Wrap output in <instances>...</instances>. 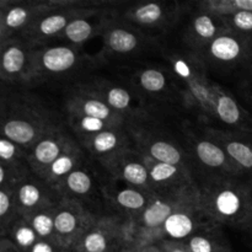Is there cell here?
Segmentation results:
<instances>
[{"instance_id": "obj_1", "label": "cell", "mask_w": 252, "mask_h": 252, "mask_svg": "<svg viewBox=\"0 0 252 252\" xmlns=\"http://www.w3.org/2000/svg\"><path fill=\"white\" fill-rule=\"evenodd\" d=\"M66 123L58 112L26 93H7L1 96V137L30 149L41 138Z\"/></svg>"}, {"instance_id": "obj_2", "label": "cell", "mask_w": 252, "mask_h": 252, "mask_svg": "<svg viewBox=\"0 0 252 252\" xmlns=\"http://www.w3.org/2000/svg\"><path fill=\"white\" fill-rule=\"evenodd\" d=\"M199 201L207 216L223 226L246 231L252 225L250 182L234 176H204Z\"/></svg>"}, {"instance_id": "obj_3", "label": "cell", "mask_w": 252, "mask_h": 252, "mask_svg": "<svg viewBox=\"0 0 252 252\" xmlns=\"http://www.w3.org/2000/svg\"><path fill=\"white\" fill-rule=\"evenodd\" d=\"M52 9L38 17L21 33L22 39L33 48L48 46L62 37L66 27L78 17L95 9L108 6L113 1L105 0H51Z\"/></svg>"}, {"instance_id": "obj_4", "label": "cell", "mask_w": 252, "mask_h": 252, "mask_svg": "<svg viewBox=\"0 0 252 252\" xmlns=\"http://www.w3.org/2000/svg\"><path fill=\"white\" fill-rule=\"evenodd\" d=\"M196 185L197 182L182 189L154 193L147 208L135 220L126 221L127 245L142 249L162 240L165 221Z\"/></svg>"}, {"instance_id": "obj_5", "label": "cell", "mask_w": 252, "mask_h": 252, "mask_svg": "<svg viewBox=\"0 0 252 252\" xmlns=\"http://www.w3.org/2000/svg\"><path fill=\"white\" fill-rule=\"evenodd\" d=\"M175 76L181 83L182 101L206 121L213 120V81L206 74V65L194 53L167 57Z\"/></svg>"}, {"instance_id": "obj_6", "label": "cell", "mask_w": 252, "mask_h": 252, "mask_svg": "<svg viewBox=\"0 0 252 252\" xmlns=\"http://www.w3.org/2000/svg\"><path fill=\"white\" fill-rule=\"evenodd\" d=\"M184 133L189 147V154L207 171L206 176H244L228 157L225 150L206 133L197 132L194 128L185 123Z\"/></svg>"}, {"instance_id": "obj_7", "label": "cell", "mask_w": 252, "mask_h": 252, "mask_svg": "<svg viewBox=\"0 0 252 252\" xmlns=\"http://www.w3.org/2000/svg\"><path fill=\"white\" fill-rule=\"evenodd\" d=\"M84 61L79 47L65 43L37 47L33 51L36 84L70 75L81 68Z\"/></svg>"}, {"instance_id": "obj_8", "label": "cell", "mask_w": 252, "mask_h": 252, "mask_svg": "<svg viewBox=\"0 0 252 252\" xmlns=\"http://www.w3.org/2000/svg\"><path fill=\"white\" fill-rule=\"evenodd\" d=\"M98 216L75 199L63 198L54 216L56 240L64 250L73 251L81 236L96 223Z\"/></svg>"}, {"instance_id": "obj_9", "label": "cell", "mask_w": 252, "mask_h": 252, "mask_svg": "<svg viewBox=\"0 0 252 252\" xmlns=\"http://www.w3.org/2000/svg\"><path fill=\"white\" fill-rule=\"evenodd\" d=\"M33 47L21 37H12L0 42V76L7 85L36 84Z\"/></svg>"}, {"instance_id": "obj_10", "label": "cell", "mask_w": 252, "mask_h": 252, "mask_svg": "<svg viewBox=\"0 0 252 252\" xmlns=\"http://www.w3.org/2000/svg\"><path fill=\"white\" fill-rule=\"evenodd\" d=\"M204 65L230 69L252 62V36L228 32L196 52Z\"/></svg>"}, {"instance_id": "obj_11", "label": "cell", "mask_w": 252, "mask_h": 252, "mask_svg": "<svg viewBox=\"0 0 252 252\" xmlns=\"http://www.w3.org/2000/svg\"><path fill=\"white\" fill-rule=\"evenodd\" d=\"M212 223H214V220H212L202 208L197 184L165 221L162 236L169 240L185 241Z\"/></svg>"}, {"instance_id": "obj_12", "label": "cell", "mask_w": 252, "mask_h": 252, "mask_svg": "<svg viewBox=\"0 0 252 252\" xmlns=\"http://www.w3.org/2000/svg\"><path fill=\"white\" fill-rule=\"evenodd\" d=\"M126 246L125 219L116 214H103L81 236L71 252H121Z\"/></svg>"}, {"instance_id": "obj_13", "label": "cell", "mask_w": 252, "mask_h": 252, "mask_svg": "<svg viewBox=\"0 0 252 252\" xmlns=\"http://www.w3.org/2000/svg\"><path fill=\"white\" fill-rule=\"evenodd\" d=\"M184 2H135L123 11L122 20L145 31L164 32L174 26L186 11Z\"/></svg>"}, {"instance_id": "obj_14", "label": "cell", "mask_w": 252, "mask_h": 252, "mask_svg": "<svg viewBox=\"0 0 252 252\" xmlns=\"http://www.w3.org/2000/svg\"><path fill=\"white\" fill-rule=\"evenodd\" d=\"M103 202L110 209L108 214H116L126 221H133L144 212L154 193L129 186L108 177L101 184Z\"/></svg>"}, {"instance_id": "obj_15", "label": "cell", "mask_w": 252, "mask_h": 252, "mask_svg": "<svg viewBox=\"0 0 252 252\" xmlns=\"http://www.w3.org/2000/svg\"><path fill=\"white\" fill-rule=\"evenodd\" d=\"M133 145L145 158L158 162L177 165L192 170L186 152L170 138L152 132L138 123L128 126Z\"/></svg>"}, {"instance_id": "obj_16", "label": "cell", "mask_w": 252, "mask_h": 252, "mask_svg": "<svg viewBox=\"0 0 252 252\" xmlns=\"http://www.w3.org/2000/svg\"><path fill=\"white\" fill-rule=\"evenodd\" d=\"M51 9V0H1L0 42L21 36L25 30Z\"/></svg>"}, {"instance_id": "obj_17", "label": "cell", "mask_w": 252, "mask_h": 252, "mask_svg": "<svg viewBox=\"0 0 252 252\" xmlns=\"http://www.w3.org/2000/svg\"><path fill=\"white\" fill-rule=\"evenodd\" d=\"M105 100L115 112L122 116L129 125L138 123L149 116L142 98L129 89L117 85L106 79H96L91 83H84Z\"/></svg>"}, {"instance_id": "obj_18", "label": "cell", "mask_w": 252, "mask_h": 252, "mask_svg": "<svg viewBox=\"0 0 252 252\" xmlns=\"http://www.w3.org/2000/svg\"><path fill=\"white\" fill-rule=\"evenodd\" d=\"M100 165L111 179L155 193L150 182L147 159L142 153L135 149L134 145L111 158L110 160L100 162Z\"/></svg>"}, {"instance_id": "obj_19", "label": "cell", "mask_w": 252, "mask_h": 252, "mask_svg": "<svg viewBox=\"0 0 252 252\" xmlns=\"http://www.w3.org/2000/svg\"><path fill=\"white\" fill-rule=\"evenodd\" d=\"M76 143L78 139L66 125L46 134L26 150L27 162L32 172L42 177L48 167Z\"/></svg>"}, {"instance_id": "obj_20", "label": "cell", "mask_w": 252, "mask_h": 252, "mask_svg": "<svg viewBox=\"0 0 252 252\" xmlns=\"http://www.w3.org/2000/svg\"><path fill=\"white\" fill-rule=\"evenodd\" d=\"M101 184L95 170L84 162L62 182L57 191L63 198L75 199L98 216L95 204H105L101 194Z\"/></svg>"}, {"instance_id": "obj_21", "label": "cell", "mask_w": 252, "mask_h": 252, "mask_svg": "<svg viewBox=\"0 0 252 252\" xmlns=\"http://www.w3.org/2000/svg\"><path fill=\"white\" fill-rule=\"evenodd\" d=\"M64 112L89 116L117 126H129L122 116L115 112L98 94L85 84H79L69 91L64 100Z\"/></svg>"}, {"instance_id": "obj_22", "label": "cell", "mask_w": 252, "mask_h": 252, "mask_svg": "<svg viewBox=\"0 0 252 252\" xmlns=\"http://www.w3.org/2000/svg\"><path fill=\"white\" fill-rule=\"evenodd\" d=\"M102 43L105 56H130L142 51L152 38L133 25L115 19L103 31Z\"/></svg>"}, {"instance_id": "obj_23", "label": "cell", "mask_w": 252, "mask_h": 252, "mask_svg": "<svg viewBox=\"0 0 252 252\" xmlns=\"http://www.w3.org/2000/svg\"><path fill=\"white\" fill-rule=\"evenodd\" d=\"M15 198L20 214L30 216L41 209L56 207L63 199V197L43 179L31 172L16 187Z\"/></svg>"}, {"instance_id": "obj_24", "label": "cell", "mask_w": 252, "mask_h": 252, "mask_svg": "<svg viewBox=\"0 0 252 252\" xmlns=\"http://www.w3.org/2000/svg\"><path fill=\"white\" fill-rule=\"evenodd\" d=\"M115 2L108 6L95 9L83 16L78 17L70 22L64 33L59 39L74 47H80L89 39L94 38L97 34H102L106 27L111 24L116 16V10L113 9Z\"/></svg>"}, {"instance_id": "obj_25", "label": "cell", "mask_w": 252, "mask_h": 252, "mask_svg": "<svg viewBox=\"0 0 252 252\" xmlns=\"http://www.w3.org/2000/svg\"><path fill=\"white\" fill-rule=\"evenodd\" d=\"M213 120L226 129L252 134V115L246 111L229 91L213 81Z\"/></svg>"}, {"instance_id": "obj_26", "label": "cell", "mask_w": 252, "mask_h": 252, "mask_svg": "<svg viewBox=\"0 0 252 252\" xmlns=\"http://www.w3.org/2000/svg\"><path fill=\"white\" fill-rule=\"evenodd\" d=\"M203 132L226 152L243 175L252 176V134L206 126Z\"/></svg>"}, {"instance_id": "obj_27", "label": "cell", "mask_w": 252, "mask_h": 252, "mask_svg": "<svg viewBox=\"0 0 252 252\" xmlns=\"http://www.w3.org/2000/svg\"><path fill=\"white\" fill-rule=\"evenodd\" d=\"M86 153L93 155L98 164L121 154L133 147L132 138L127 127H116L91 137L78 139Z\"/></svg>"}, {"instance_id": "obj_28", "label": "cell", "mask_w": 252, "mask_h": 252, "mask_svg": "<svg viewBox=\"0 0 252 252\" xmlns=\"http://www.w3.org/2000/svg\"><path fill=\"white\" fill-rule=\"evenodd\" d=\"M193 11L184 33L185 42L189 48L193 49V53L208 46L217 37L230 32L224 17L198 11V10Z\"/></svg>"}, {"instance_id": "obj_29", "label": "cell", "mask_w": 252, "mask_h": 252, "mask_svg": "<svg viewBox=\"0 0 252 252\" xmlns=\"http://www.w3.org/2000/svg\"><path fill=\"white\" fill-rule=\"evenodd\" d=\"M145 159H147L148 169H149L153 191L155 193L182 189L197 182L193 179L192 170L185 169L177 165L158 162L148 158Z\"/></svg>"}, {"instance_id": "obj_30", "label": "cell", "mask_w": 252, "mask_h": 252, "mask_svg": "<svg viewBox=\"0 0 252 252\" xmlns=\"http://www.w3.org/2000/svg\"><path fill=\"white\" fill-rule=\"evenodd\" d=\"M84 148L81 147L80 143H76L75 145L70 148V149L66 150L64 154H62L51 166L48 167L46 172L43 174V176L41 179H43L49 186H52L53 189H58L61 186L62 182L74 171V170L78 169L79 166L85 162L86 160V154Z\"/></svg>"}, {"instance_id": "obj_31", "label": "cell", "mask_w": 252, "mask_h": 252, "mask_svg": "<svg viewBox=\"0 0 252 252\" xmlns=\"http://www.w3.org/2000/svg\"><path fill=\"white\" fill-rule=\"evenodd\" d=\"M133 83L142 93L159 97L169 96L176 89L174 79L167 71L155 66L139 69L133 75Z\"/></svg>"}, {"instance_id": "obj_32", "label": "cell", "mask_w": 252, "mask_h": 252, "mask_svg": "<svg viewBox=\"0 0 252 252\" xmlns=\"http://www.w3.org/2000/svg\"><path fill=\"white\" fill-rule=\"evenodd\" d=\"M191 252H233L223 225L212 223L184 241Z\"/></svg>"}, {"instance_id": "obj_33", "label": "cell", "mask_w": 252, "mask_h": 252, "mask_svg": "<svg viewBox=\"0 0 252 252\" xmlns=\"http://www.w3.org/2000/svg\"><path fill=\"white\" fill-rule=\"evenodd\" d=\"M65 123L71 133L75 135L76 139L91 137V135L98 134V133L116 127H127V126L113 125L107 121L79 115V113H65Z\"/></svg>"}, {"instance_id": "obj_34", "label": "cell", "mask_w": 252, "mask_h": 252, "mask_svg": "<svg viewBox=\"0 0 252 252\" xmlns=\"http://www.w3.org/2000/svg\"><path fill=\"white\" fill-rule=\"evenodd\" d=\"M0 236L7 239L10 243L14 244L17 249L24 252H30L39 239L30 221L22 216L19 217L5 231V234Z\"/></svg>"}, {"instance_id": "obj_35", "label": "cell", "mask_w": 252, "mask_h": 252, "mask_svg": "<svg viewBox=\"0 0 252 252\" xmlns=\"http://www.w3.org/2000/svg\"><path fill=\"white\" fill-rule=\"evenodd\" d=\"M57 206L41 209L30 216H22L30 221L39 239L57 241L56 234H54V216H56Z\"/></svg>"}, {"instance_id": "obj_36", "label": "cell", "mask_w": 252, "mask_h": 252, "mask_svg": "<svg viewBox=\"0 0 252 252\" xmlns=\"http://www.w3.org/2000/svg\"><path fill=\"white\" fill-rule=\"evenodd\" d=\"M19 217H21V214L17 209L15 191L0 187V235L5 234Z\"/></svg>"}, {"instance_id": "obj_37", "label": "cell", "mask_w": 252, "mask_h": 252, "mask_svg": "<svg viewBox=\"0 0 252 252\" xmlns=\"http://www.w3.org/2000/svg\"><path fill=\"white\" fill-rule=\"evenodd\" d=\"M0 164L24 165L27 162L26 149L17 143L1 137L0 139Z\"/></svg>"}, {"instance_id": "obj_38", "label": "cell", "mask_w": 252, "mask_h": 252, "mask_svg": "<svg viewBox=\"0 0 252 252\" xmlns=\"http://www.w3.org/2000/svg\"><path fill=\"white\" fill-rule=\"evenodd\" d=\"M229 31L233 33L252 36V11H239L224 17Z\"/></svg>"}, {"instance_id": "obj_39", "label": "cell", "mask_w": 252, "mask_h": 252, "mask_svg": "<svg viewBox=\"0 0 252 252\" xmlns=\"http://www.w3.org/2000/svg\"><path fill=\"white\" fill-rule=\"evenodd\" d=\"M30 252H68L64 250L57 241L38 239Z\"/></svg>"}, {"instance_id": "obj_40", "label": "cell", "mask_w": 252, "mask_h": 252, "mask_svg": "<svg viewBox=\"0 0 252 252\" xmlns=\"http://www.w3.org/2000/svg\"><path fill=\"white\" fill-rule=\"evenodd\" d=\"M162 252H191L189 246L184 241L169 240V239H162L159 243H157Z\"/></svg>"}, {"instance_id": "obj_41", "label": "cell", "mask_w": 252, "mask_h": 252, "mask_svg": "<svg viewBox=\"0 0 252 252\" xmlns=\"http://www.w3.org/2000/svg\"><path fill=\"white\" fill-rule=\"evenodd\" d=\"M0 252H24L20 249H17L16 246L12 243H10L7 239L1 238L0 239Z\"/></svg>"}, {"instance_id": "obj_42", "label": "cell", "mask_w": 252, "mask_h": 252, "mask_svg": "<svg viewBox=\"0 0 252 252\" xmlns=\"http://www.w3.org/2000/svg\"><path fill=\"white\" fill-rule=\"evenodd\" d=\"M138 252H162L158 244H152V245L144 246L142 249H138Z\"/></svg>"}, {"instance_id": "obj_43", "label": "cell", "mask_w": 252, "mask_h": 252, "mask_svg": "<svg viewBox=\"0 0 252 252\" xmlns=\"http://www.w3.org/2000/svg\"><path fill=\"white\" fill-rule=\"evenodd\" d=\"M121 252H138V249L132 248V246H126Z\"/></svg>"}, {"instance_id": "obj_44", "label": "cell", "mask_w": 252, "mask_h": 252, "mask_svg": "<svg viewBox=\"0 0 252 252\" xmlns=\"http://www.w3.org/2000/svg\"><path fill=\"white\" fill-rule=\"evenodd\" d=\"M245 233L249 234V238H250V240H251V243H252V225L250 226V228L248 229V230L245 231Z\"/></svg>"}, {"instance_id": "obj_45", "label": "cell", "mask_w": 252, "mask_h": 252, "mask_svg": "<svg viewBox=\"0 0 252 252\" xmlns=\"http://www.w3.org/2000/svg\"><path fill=\"white\" fill-rule=\"evenodd\" d=\"M250 203H251V209H252V184L251 182H250Z\"/></svg>"}, {"instance_id": "obj_46", "label": "cell", "mask_w": 252, "mask_h": 252, "mask_svg": "<svg viewBox=\"0 0 252 252\" xmlns=\"http://www.w3.org/2000/svg\"><path fill=\"white\" fill-rule=\"evenodd\" d=\"M249 66H250V73H251V75H252V62L250 64H249Z\"/></svg>"}, {"instance_id": "obj_47", "label": "cell", "mask_w": 252, "mask_h": 252, "mask_svg": "<svg viewBox=\"0 0 252 252\" xmlns=\"http://www.w3.org/2000/svg\"><path fill=\"white\" fill-rule=\"evenodd\" d=\"M250 100L252 101V91H251V94H250Z\"/></svg>"}, {"instance_id": "obj_48", "label": "cell", "mask_w": 252, "mask_h": 252, "mask_svg": "<svg viewBox=\"0 0 252 252\" xmlns=\"http://www.w3.org/2000/svg\"><path fill=\"white\" fill-rule=\"evenodd\" d=\"M250 182L252 184V176H251V179H250Z\"/></svg>"}]
</instances>
